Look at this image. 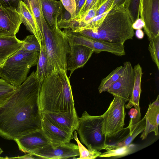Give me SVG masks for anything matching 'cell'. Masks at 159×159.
Returning a JSON list of instances; mask_svg holds the SVG:
<instances>
[{
	"mask_svg": "<svg viewBox=\"0 0 159 159\" xmlns=\"http://www.w3.org/2000/svg\"><path fill=\"white\" fill-rule=\"evenodd\" d=\"M132 23L126 9L122 7L110 10L95 32L82 29L70 30L89 37L124 44L126 40L132 39L135 34Z\"/></svg>",
	"mask_w": 159,
	"mask_h": 159,
	"instance_id": "3",
	"label": "cell"
},
{
	"mask_svg": "<svg viewBox=\"0 0 159 159\" xmlns=\"http://www.w3.org/2000/svg\"><path fill=\"white\" fill-rule=\"evenodd\" d=\"M39 52H28L21 48L5 60L0 67V77L17 87L27 79L30 68L37 65Z\"/></svg>",
	"mask_w": 159,
	"mask_h": 159,
	"instance_id": "4",
	"label": "cell"
},
{
	"mask_svg": "<svg viewBox=\"0 0 159 159\" xmlns=\"http://www.w3.org/2000/svg\"><path fill=\"white\" fill-rule=\"evenodd\" d=\"M134 73V82L131 96L125 108L129 109L133 106L134 110L138 113V116L141 118V113L139 107V99L141 92V84L143 71L139 64L134 66L133 68Z\"/></svg>",
	"mask_w": 159,
	"mask_h": 159,
	"instance_id": "19",
	"label": "cell"
},
{
	"mask_svg": "<svg viewBox=\"0 0 159 159\" xmlns=\"http://www.w3.org/2000/svg\"><path fill=\"white\" fill-rule=\"evenodd\" d=\"M23 43L16 36L0 37V60L4 61L20 49Z\"/></svg>",
	"mask_w": 159,
	"mask_h": 159,
	"instance_id": "21",
	"label": "cell"
},
{
	"mask_svg": "<svg viewBox=\"0 0 159 159\" xmlns=\"http://www.w3.org/2000/svg\"><path fill=\"white\" fill-rule=\"evenodd\" d=\"M16 89L0 91V107L6 103L14 93Z\"/></svg>",
	"mask_w": 159,
	"mask_h": 159,
	"instance_id": "35",
	"label": "cell"
},
{
	"mask_svg": "<svg viewBox=\"0 0 159 159\" xmlns=\"http://www.w3.org/2000/svg\"><path fill=\"white\" fill-rule=\"evenodd\" d=\"M123 71L118 80L107 90L113 96H117L127 102L132 93L134 82L133 68L129 61L124 63Z\"/></svg>",
	"mask_w": 159,
	"mask_h": 159,
	"instance_id": "10",
	"label": "cell"
},
{
	"mask_svg": "<svg viewBox=\"0 0 159 159\" xmlns=\"http://www.w3.org/2000/svg\"><path fill=\"white\" fill-rule=\"evenodd\" d=\"M127 0H114L110 10L115 9L124 6Z\"/></svg>",
	"mask_w": 159,
	"mask_h": 159,
	"instance_id": "39",
	"label": "cell"
},
{
	"mask_svg": "<svg viewBox=\"0 0 159 159\" xmlns=\"http://www.w3.org/2000/svg\"><path fill=\"white\" fill-rule=\"evenodd\" d=\"M114 1V0H106L102 5L96 10V16L109 11Z\"/></svg>",
	"mask_w": 159,
	"mask_h": 159,
	"instance_id": "36",
	"label": "cell"
},
{
	"mask_svg": "<svg viewBox=\"0 0 159 159\" xmlns=\"http://www.w3.org/2000/svg\"><path fill=\"white\" fill-rule=\"evenodd\" d=\"M19 150L24 153H32L51 144L41 129L14 140Z\"/></svg>",
	"mask_w": 159,
	"mask_h": 159,
	"instance_id": "12",
	"label": "cell"
},
{
	"mask_svg": "<svg viewBox=\"0 0 159 159\" xmlns=\"http://www.w3.org/2000/svg\"><path fill=\"white\" fill-rule=\"evenodd\" d=\"M43 80L33 71L0 107V137L14 140L41 129L39 98Z\"/></svg>",
	"mask_w": 159,
	"mask_h": 159,
	"instance_id": "1",
	"label": "cell"
},
{
	"mask_svg": "<svg viewBox=\"0 0 159 159\" xmlns=\"http://www.w3.org/2000/svg\"><path fill=\"white\" fill-rule=\"evenodd\" d=\"M123 66L116 68L106 77L102 79L98 88L99 93L106 91L119 78L123 71Z\"/></svg>",
	"mask_w": 159,
	"mask_h": 159,
	"instance_id": "26",
	"label": "cell"
},
{
	"mask_svg": "<svg viewBox=\"0 0 159 159\" xmlns=\"http://www.w3.org/2000/svg\"><path fill=\"white\" fill-rule=\"evenodd\" d=\"M37 69L35 74L37 78L43 80L54 70L49 59L45 47L43 44L41 46L39 59L37 64Z\"/></svg>",
	"mask_w": 159,
	"mask_h": 159,
	"instance_id": "22",
	"label": "cell"
},
{
	"mask_svg": "<svg viewBox=\"0 0 159 159\" xmlns=\"http://www.w3.org/2000/svg\"><path fill=\"white\" fill-rule=\"evenodd\" d=\"M40 0L44 18L49 27L53 29L57 26V20L63 14V5L57 0Z\"/></svg>",
	"mask_w": 159,
	"mask_h": 159,
	"instance_id": "17",
	"label": "cell"
},
{
	"mask_svg": "<svg viewBox=\"0 0 159 159\" xmlns=\"http://www.w3.org/2000/svg\"><path fill=\"white\" fill-rule=\"evenodd\" d=\"M79 1V0H75L76 5H77V4Z\"/></svg>",
	"mask_w": 159,
	"mask_h": 159,
	"instance_id": "45",
	"label": "cell"
},
{
	"mask_svg": "<svg viewBox=\"0 0 159 159\" xmlns=\"http://www.w3.org/2000/svg\"><path fill=\"white\" fill-rule=\"evenodd\" d=\"M149 41L148 49L153 61L159 70V35Z\"/></svg>",
	"mask_w": 159,
	"mask_h": 159,
	"instance_id": "30",
	"label": "cell"
},
{
	"mask_svg": "<svg viewBox=\"0 0 159 159\" xmlns=\"http://www.w3.org/2000/svg\"><path fill=\"white\" fill-rule=\"evenodd\" d=\"M85 0H79L76 5V17L79 15L80 11L84 3Z\"/></svg>",
	"mask_w": 159,
	"mask_h": 159,
	"instance_id": "41",
	"label": "cell"
},
{
	"mask_svg": "<svg viewBox=\"0 0 159 159\" xmlns=\"http://www.w3.org/2000/svg\"><path fill=\"white\" fill-rule=\"evenodd\" d=\"M109 11L96 16L92 19L87 22L83 27L75 28L71 30L75 29H82L89 30L92 32H95L97 31L101 25L105 16Z\"/></svg>",
	"mask_w": 159,
	"mask_h": 159,
	"instance_id": "31",
	"label": "cell"
},
{
	"mask_svg": "<svg viewBox=\"0 0 159 159\" xmlns=\"http://www.w3.org/2000/svg\"><path fill=\"white\" fill-rule=\"evenodd\" d=\"M21 1L23 0H0V6L6 8L16 10Z\"/></svg>",
	"mask_w": 159,
	"mask_h": 159,
	"instance_id": "34",
	"label": "cell"
},
{
	"mask_svg": "<svg viewBox=\"0 0 159 159\" xmlns=\"http://www.w3.org/2000/svg\"><path fill=\"white\" fill-rule=\"evenodd\" d=\"M146 119L145 128L140 138L142 140L146 139L148 134L153 132L156 136L159 135L158 127L159 124V95L156 100L150 103L145 115Z\"/></svg>",
	"mask_w": 159,
	"mask_h": 159,
	"instance_id": "18",
	"label": "cell"
},
{
	"mask_svg": "<svg viewBox=\"0 0 159 159\" xmlns=\"http://www.w3.org/2000/svg\"><path fill=\"white\" fill-rule=\"evenodd\" d=\"M145 24L143 21L140 18H139L132 23V27L134 30L141 29L143 28Z\"/></svg>",
	"mask_w": 159,
	"mask_h": 159,
	"instance_id": "38",
	"label": "cell"
},
{
	"mask_svg": "<svg viewBox=\"0 0 159 159\" xmlns=\"http://www.w3.org/2000/svg\"><path fill=\"white\" fill-rule=\"evenodd\" d=\"M146 119L145 116L136 124L129 134L126 136L118 140L115 144L118 146L127 145L131 144L139 134L142 132L145 129Z\"/></svg>",
	"mask_w": 159,
	"mask_h": 159,
	"instance_id": "25",
	"label": "cell"
},
{
	"mask_svg": "<svg viewBox=\"0 0 159 159\" xmlns=\"http://www.w3.org/2000/svg\"><path fill=\"white\" fill-rule=\"evenodd\" d=\"M66 72L55 68L43 79L39 98L40 113L76 111Z\"/></svg>",
	"mask_w": 159,
	"mask_h": 159,
	"instance_id": "2",
	"label": "cell"
},
{
	"mask_svg": "<svg viewBox=\"0 0 159 159\" xmlns=\"http://www.w3.org/2000/svg\"><path fill=\"white\" fill-rule=\"evenodd\" d=\"M23 43L21 49L28 52H40L41 45L33 34L27 36L23 40Z\"/></svg>",
	"mask_w": 159,
	"mask_h": 159,
	"instance_id": "28",
	"label": "cell"
},
{
	"mask_svg": "<svg viewBox=\"0 0 159 159\" xmlns=\"http://www.w3.org/2000/svg\"><path fill=\"white\" fill-rule=\"evenodd\" d=\"M16 10L27 30L35 36L41 46L43 38L30 10L23 1L20 2Z\"/></svg>",
	"mask_w": 159,
	"mask_h": 159,
	"instance_id": "20",
	"label": "cell"
},
{
	"mask_svg": "<svg viewBox=\"0 0 159 159\" xmlns=\"http://www.w3.org/2000/svg\"><path fill=\"white\" fill-rule=\"evenodd\" d=\"M69 45L70 51L67 58L66 69L70 71V77L75 70L85 65L94 52L93 50L83 45Z\"/></svg>",
	"mask_w": 159,
	"mask_h": 159,
	"instance_id": "15",
	"label": "cell"
},
{
	"mask_svg": "<svg viewBox=\"0 0 159 159\" xmlns=\"http://www.w3.org/2000/svg\"><path fill=\"white\" fill-rule=\"evenodd\" d=\"M30 10L43 39V23L45 19L40 0H23Z\"/></svg>",
	"mask_w": 159,
	"mask_h": 159,
	"instance_id": "24",
	"label": "cell"
},
{
	"mask_svg": "<svg viewBox=\"0 0 159 159\" xmlns=\"http://www.w3.org/2000/svg\"><path fill=\"white\" fill-rule=\"evenodd\" d=\"M140 1V0H127L124 6L133 23L139 18Z\"/></svg>",
	"mask_w": 159,
	"mask_h": 159,
	"instance_id": "29",
	"label": "cell"
},
{
	"mask_svg": "<svg viewBox=\"0 0 159 159\" xmlns=\"http://www.w3.org/2000/svg\"><path fill=\"white\" fill-rule=\"evenodd\" d=\"M106 0H85L81 8L79 15L75 19L81 17L87 11L91 9L97 10L105 2Z\"/></svg>",
	"mask_w": 159,
	"mask_h": 159,
	"instance_id": "32",
	"label": "cell"
},
{
	"mask_svg": "<svg viewBox=\"0 0 159 159\" xmlns=\"http://www.w3.org/2000/svg\"><path fill=\"white\" fill-rule=\"evenodd\" d=\"M65 9L70 14V19L76 17V4L75 0H60Z\"/></svg>",
	"mask_w": 159,
	"mask_h": 159,
	"instance_id": "33",
	"label": "cell"
},
{
	"mask_svg": "<svg viewBox=\"0 0 159 159\" xmlns=\"http://www.w3.org/2000/svg\"><path fill=\"white\" fill-rule=\"evenodd\" d=\"M106 111L102 115L103 120V132L107 139L115 137L124 129L126 102L122 98L114 96Z\"/></svg>",
	"mask_w": 159,
	"mask_h": 159,
	"instance_id": "7",
	"label": "cell"
},
{
	"mask_svg": "<svg viewBox=\"0 0 159 159\" xmlns=\"http://www.w3.org/2000/svg\"><path fill=\"white\" fill-rule=\"evenodd\" d=\"M4 61L0 60V67H1Z\"/></svg>",
	"mask_w": 159,
	"mask_h": 159,
	"instance_id": "43",
	"label": "cell"
},
{
	"mask_svg": "<svg viewBox=\"0 0 159 159\" xmlns=\"http://www.w3.org/2000/svg\"><path fill=\"white\" fill-rule=\"evenodd\" d=\"M73 138L77 142L80 154L79 159H93L100 155L102 152L96 150L87 149L78 139L76 131L74 132Z\"/></svg>",
	"mask_w": 159,
	"mask_h": 159,
	"instance_id": "27",
	"label": "cell"
},
{
	"mask_svg": "<svg viewBox=\"0 0 159 159\" xmlns=\"http://www.w3.org/2000/svg\"><path fill=\"white\" fill-rule=\"evenodd\" d=\"M65 33L67 37L69 44L83 45L93 50L96 53L106 52L118 56L125 54L124 44L110 43L89 37L69 30H66Z\"/></svg>",
	"mask_w": 159,
	"mask_h": 159,
	"instance_id": "8",
	"label": "cell"
},
{
	"mask_svg": "<svg viewBox=\"0 0 159 159\" xmlns=\"http://www.w3.org/2000/svg\"><path fill=\"white\" fill-rule=\"evenodd\" d=\"M31 154L38 159H44L75 158L80 155L78 145L70 142L56 147L50 144Z\"/></svg>",
	"mask_w": 159,
	"mask_h": 159,
	"instance_id": "11",
	"label": "cell"
},
{
	"mask_svg": "<svg viewBox=\"0 0 159 159\" xmlns=\"http://www.w3.org/2000/svg\"><path fill=\"white\" fill-rule=\"evenodd\" d=\"M102 115L92 116L84 111L79 117L76 129L80 141L89 149L99 151L104 149L107 138L103 133Z\"/></svg>",
	"mask_w": 159,
	"mask_h": 159,
	"instance_id": "6",
	"label": "cell"
},
{
	"mask_svg": "<svg viewBox=\"0 0 159 159\" xmlns=\"http://www.w3.org/2000/svg\"><path fill=\"white\" fill-rule=\"evenodd\" d=\"M133 144L122 146L106 144L104 149L106 152L100 155L99 157H120L127 156L134 152L137 149Z\"/></svg>",
	"mask_w": 159,
	"mask_h": 159,
	"instance_id": "23",
	"label": "cell"
},
{
	"mask_svg": "<svg viewBox=\"0 0 159 159\" xmlns=\"http://www.w3.org/2000/svg\"><path fill=\"white\" fill-rule=\"evenodd\" d=\"M41 129L53 147L70 142L73 134L67 132L42 118Z\"/></svg>",
	"mask_w": 159,
	"mask_h": 159,
	"instance_id": "16",
	"label": "cell"
},
{
	"mask_svg": "<svg viewBox=\"0 0 159 159\" xmlns=\"http://www.w3.org/2000/svg\"><path fill=\"white\" fill-rule=\"evenodd\" d=\"M135 34L136 37L139 39H142L144 35V33L141 29L137 30Z\"/></svg>",
	"mask_w": 159,
	"mask_h": 159,
	"instance_id": "42",
	"label": "cell"
},
{
	"mask_svg": "<svg viewBox=\"0 0 159 159\" xmlns=\"http://www.w3.org/2000/svg\"><path fill=\"white\" fill-rule=\"evenodd\" d=\"M43 39L49 59L54 69L67 71L66 60L70 48L67 37L58 25L53 29L48 26L45 19L43 23Z\"/></svg>",
	"mask_w": 159,
	"mask_h": 159,
	"instance_id": "5",
	"label": "cell"
},
{
	"mask_svg": "<svg viewBox=\"0 0 159 159\" xmlns=\"http://www.w3.org/2000/svg\"><path fill=\"white\" fill-rule=\"evenodd\" d=\"M21 23L16 10L0 6V37L16 36Z\"/></svg>",
	"mask_w": 159,
	"mask_h": 159,
	"instance_id": "13",
	"label": "cell"
},
{
	"mask_svg": "<svg viewBox=\"0 0 159 159\" xmlns=\"http://www.w3.org/2000/svg\"><path fill=\"white\" fill-rule=\"evenodd\" d=\"M139 13L148 40L159 35V0H140Z\"/></svg>",
	"mask_w": 159,
	"mask_h": 159,
	"instance_id": "9",
	"label": "cell"
},
{
	"mask_svg": "<svg viewBox=\"0 0 159 159\" xmlns=\"http://www.w3.org/2000/svg\"><path fill=\"white\" fill-rule=\"evenodd\" d=\"M41 114L42 118L67 132L73 134L76 130L79 118L76 111L44 112Z\"/></svg>",
	"mask_w": 159,
	"mask_h": 159,
	"instance_id": "14",
	"label": "cell"
},
{
	"mask_svg": "<svg viewBox=\"0 0 159 159\" xmlns=\"http://www.w3.org/2000/svg\"><path fill=\"white\" fill-rule=\"evenodd\" d=\"M16 88L7 83L2 78L0 79V91L14 89Z\"/></svg>",
	"mask_w": 159,
	"mask_h": 159,
	"instance_id": "37",
	"label": "cell"
},
{
	"mask_svg": "<svg viewBox=\"0 0 159 159\" xmlns=\"http://www.w3.org/2000/svg\"><path fill=\"white\" fill-rule=\"evenodd\" d=\"M16 158V159H38V158L35 156L33 155L30 153H28V154H25L24 155L16 157H6L4 158Z\"/></svg>",
	"mask_w": 159,
	"mask_h": 159,
	"instance_id": "40",
	"label": "cell"
},
{
	"mask_svg": "<svg viewBox=\"0 0 159 159\" xmlns=\"http://www.w3.org/2000/svg\"><path fill=\"white\" fill-rule=\"evenodd\" d=\"M3 150H2V149L0 148V158H3L2 157H0V155L3 152Z\"/></svg>",
	"mask_w": 159,
	"mask_h": 159,
	"instance_id": "44",
	"label": "cell"
}]
</instances>
